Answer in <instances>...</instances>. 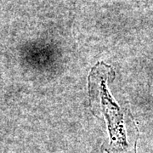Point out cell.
<instances>
[{
  "mask_svg": "<svg viewBox=\"0 0 153 153\" xmlns=\"http://www.w3.org/2000/svg\"><path fill=\"white\" fill-rule=\"evenodd\" d=\"M114 76L112 67L105 65L104 62L97 63L88 76L89 97L100 100L99 105L101 108V113L105 115L107 120L111 143L123 146L126 145V139L123 113L107 90V81L110 78H114Z\"/></svg>",
  "mask_w": 153,
  "mask_h": 153,
  "instance_id": "obj_1",
  "label": "cell"
}]
</instances>
